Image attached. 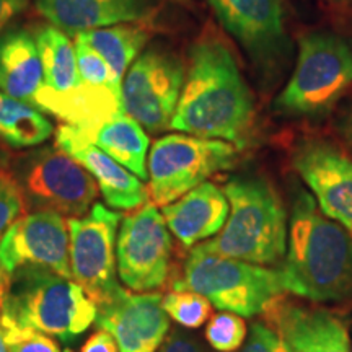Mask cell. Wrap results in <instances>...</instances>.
<instances>
[{"instance_id":"cell-1","label":"cell","mask_w":352,"mask_h":352,"mask_svg":"<svg viewBox=\"0 0 352 352\" xmlns=\"http://www.w3.org/2000/svg\"><path fill=\"white\" fill-rule=\"evenodd\" d=\"M254 124V100L232 47L206 30L189 47L182 96L170 127L243 147Z\"/></svg>"},{"instance_id":"cell-2","label":"cell","mask_w":352,"mask_h":352,"mask_svg":"<svg viewBox=\"0 0 352 352\" xmlns=\"http://www.w3.org/2000/svg\"><path fill=\"white\" fill-rule=\"evenodd\" d=\"M285 253L279 270L285 292L314 302L352 297V235L303 189L294 197Z\"/></svg>"},{"instance_id":"cell-3","label":"cell","mask_w":352,"mask_h":352,"mask_svg":"<svg viewBox=\"0 0 352 352\" xmlns=\"http://www.w3.org/2000/svg\"><path fill=\"white\" fill-rule=\"evenodd\" d=\"M230 214L204 248L219 256L258 266L283 261L287 252V212L274 186L263 176H235L223 188Z\"/></svg>"},{"instance_id":"cell-4","label":"cell","mask_w":352,"mask_h":352,"mask_svg":"<svg viewBox=\"0 0 352 352\" xmlns=\"http://www.w3.org/2000/svg\"><path fill=\"white\" fill-rule=\"evenodd\" d=\"M98 307L69 277L46 267H21L8 276L0 315L70 344L96 320Z\"/></svg>"},{"instance_id":"cell-5","label":"cell","mask_w":352,"mask_h":352,"mask_svg":"<svg viewBox=\"0 0 352 352\" xmlns=\"http://www.w3.org/2000/svg\"><path fill=\"white\" fill-rule=\"evenodd\" d=\"M352 87V39L334 32H310L298 39L296 69L274 100L277 113L314 118L328 113Z\"/></svg>"},{"instance_id":"cell-6","label":"cell","mask_w":352,"mask_h":352,"mask_svg":"<svg viewBox=\"0 0 352 352\" xmlns=\"http://www.w3.org/2000/svg\"><path fill=\"white\" fill-rule=\"evenodd\" d=\"M175 290L201 294L220 311L243 318L259 315L285 292L279 270H270L240 259L219 256L204 245L191 250Z\"/></svg>"},{"instance_id":"cell-7","label":"cell","mask_w":352,"mask_h":352,"mask_svg":"<svg viewBox=\"0 0 352 352\" xmlns=\"http://www.w3.org/2000/svg\"><path fill=\"white\" fill-rule=\"evenodd\" d=\"M239 147L226 140L168 134L152 145L148 155L147 199L165 208L215 173L232 168Z\"/></svg>"},{"instance_id":"cell-8","label":"cell","mask_w":352,"mask_h":352,"mask_svg":"<svg viewBox=\"0 0 352 352\" xmlns=\"http://www.w3.org/2000/svg\"><path fill=\"white\" fill-rule=\"evenodd\" d=\"M186 65L175 52L151 47L131 64L122 80L124 113L152 134L170 127L182 96Z\"/></svg>"},{"instance_id":"cell-9","label":"cell","mask_w":352,"mask_h":352,"mask_svg":"<svg viewBox=\"0 0 352 352\" xmlns=\"http://www.w3.org/2000/svg\"><path fill=\"white\" fill-rule=\"evenodd\" d=\"M121 214L101 202L82 217H70L69 256L70 277L100 307L120 287L114 277L116 264V232Z\"/></svg>"},{"instance_id":"cell-10","label":"cell","mask_w":352,"mask_h":352,"mask_svg":"<svg viewBox=\"0 0 352 352\" xmlns=\"http://www.w3.org/2000/svg\"><path fill=\"white\" fill-rule=\"evenodd\" d=\"M173 241L155 206L147 202L122 219L118 235V274L126 287L145 292L170 277Z\"/></svg>"},{"instance_id":"cell-11","label":"cell","mask_w":352,"mask_h":352,"mask_svg":"<svg viewBox=\"0 0 352 352\" xmlns=\"http://www.w3.org/2000/svg\"><path fill=\"white\" fill-rule=\"evenodd\" d=\"M20 184L34 208L69 217L85 215L100 192L94 176L57 147L33 153Z\"/></svg>"},{"instance_id":"cell-12","label":"cell","mask_w":352,"mask_h":352,"mask_svg":"<svg viewBox=\"0 0 352 352\" xmlns=\"http://www.w3.org/2000/svg\"><path fill=\"white\" fill-rule=\"evenodd\" d=\"M226 32L263 72L280 69L290 56L280 0H206Z\"/></svg>"},{"instance_id":"cell-13","label":"cell","mask_w":352,"mask_h":352,"mask_svg":"<svg viewBox=\"0 0 352 352\" xmlns=\"http://www.w3.org/2000/svg\"><path fill=\"white\" fill-rule=\"evenodd\" d=\"M292 164L328 219L352 235V157L323 139H302Z\"/></svg>"},{"instance_id":"cell-14","label":"cell","mask_w":352,"mask_h":352,"mask_svg":"<svg viewBox=\"0 0 352 352\" xmlns=\"http://www.w3.org/2000/svg\"><path fill=\"white\" fill-rule=\"evenodd\" d=\"M46 267L70 277L69 232L60 214L38 210L23 214L0 241V267L7 276L21 267Z\"/></svg>"},{"instance_id":"cell-15","label":"cell","mask_w":352,"mask_h":352,"mask_svg":"<svg viewBox=\"0 0 352 352\" xmlns=\"http://www.w3.org/2000/svg\"><path fill=\"white\" fill-rule=\"evenodd\" d=\"M160 294L118 287L96 314V324L113 334L121 352H157L170 331Z\"/></svg>"},{"instance_id":"cell-16","label":"cell","mask_w":352,"mask_h":352,"mask_svg":"<svg viewBox=\"0 0 352 352\" xmlns=\"http://www.w3.org/2000/svg\"><path fill=\"white\" fill-rule=\"evenodd\" d=\"M264 321L292 352H352L346 324L323 308H311L284 296L263 311Z\"/></svg>"},{"instance_id":"cell-17","label":"cell","mask_w":352,"mask_h":352,"mask_svg":"<svg viewBox=\"0 0 352 352\" xmlns=\"http://www.w3.org/2000/svg\"><path fill=\"white\" fill-rule=\"evenodd\" d=\"M56 147L77 160L94 176L108 206L134 210L147 202V189L142 179L91 144L82 129L60 124L56 132Z\"/></svg>"},{"instance_id":"cell-18","label":"cell","mask_w":352,"mask_h":352,"mask_svg":"<svg viewBox=\"0 0 352 352\" xmlns=\"http://www.w3.org/2000/svg\"><path fill=\"white\" fill-rule=\"evenodd\" d=\"M36 8L70 36L109 25L142 23L157 13V0H36Z\"/></svg>"},{"instance_id":"cell-19","label":"cell","mask_w":352,"mask_h":352,"mask_svg":"<svg viewBox=\"0 0 352 352\" xmlns=\"http://www.w3.org/2000/svg\"><path fill=\"white\" fill-rule=\"evenodd\" d=\"M34 107L85 132L94 131L103 122L124 113L122 91L82 80L65 91H56L41 85L34 95Z\"/></svg>"},{"instance_id":"cell-20","label":"cell","mask_w":352,"mask_h":352,"mask_svg":"<svg viewBox=\"0 0 352 352\" xmlns=\"http://www.w3.org/2000/svg\"><path fill=\"white\" fill-rule=\"evenodd\" d=\"M230 204L222 188L204 182L162 209L166 227L183 246L217 235L226 226Z\"/></svg>"},{"instance_id":"cell-21","label":"cell","mask_w":352,"mask_h":352,"mask_svg":"<svg viewBox=\"0 0 352 352\" xmlns=\"http://www.w3.org/2000/svg\"><path fill=\"white\" fill-rule=\"evenodd\" d=\"M44 83L41 57L33 34L12 30L0 36V91L33 104Z\"/></svg>"},{"instance_id":"cell-22","label":"cell","mask_w":352,"mask_h":352,"mask_svg":"<svg viewBox=\"0 0 352 352\" xmlns=\"http://www.w3.org/2000/svg\"><path fill=\"white\" fill-rule=\"evenodd\" d=\"M88 140L101 148L104 153L114 158L139 179H148L147 171V152L151 140L145 134L142 126L129 114L122 113L114 116L94 131L85 132Z\"/></svg>"},{"instance_id":"cell-23","label":"cell","mask_w":352,"mask_h":352,"mask_svg":"<svg viewBox=\"0 0 352 352\" xmlns=\"http://www.w3.org/2000/svg\"><path fill=\"white\" fill-rule=\"evenodd\" d=\"M85 43L91 50L107 60L118 80H124V76L135 57L147 44L151 33L142 23H122L107 28H96L80 32L74 36Z\"/></svg>"},{"instance_id":"cell-24","label":"cell","mask_w":352,"mask_h":352,"mask_svg":"<svg viewBox=\"0 0 352 352\" xmlns=\"http://www.w3.org/2000/svg\"><path fill=\"white\" fill-rule=\"evenodd\" d=\"M43 65V85L56 91L70 90L80 82L76 46L67 34L56 26H43L34 34Z\"/></svg>"},{"instance_id":"cell-25","label":"cell","mask_w":352,"mask_h":352,"mask_svg":"<svg viewBox=\"0 0 352 352\" xmlns=\"http://www.w3.org/2000/svg\"><path fill=\"white\" fill-rule=\"evenodd\" d=\"M52 134V124L33 104L0 91V140L13 148L36 147Z\"/></svg>"},{"instance_id":"cell-26","label":"cell","mask_w":352,"mask_h":352,"mask_svg":"<svg viewBox=\"0 0 352 352\" xmlns=\"http://www.w3.org/2000/svg\"><path fill=\"white\" fill-rule=\"evenodd\" d=\"M166 315L184 328L197 329L212 315V303L192 290H173L162 298Z\"/></svg>"},{"instance_id":"cell-27","label":"cell","mask_w":352,"mask_h":352,"mask_svg":"<svg viewBox=\"0 0 352 352\" xmlns=\"http://www.w3.org/2000/svg\"><path fill=\"white\" fill-rule=\"evenodd\" d=\"M246 323L243 316L220 311L210 318L206 328V340L215 351L219 352H235L239 351L246 340Z\"/></svg>"},{"instance_id":"cell-28","label":"cell","mask_w":352,"mask_h":352,"mask_svg":"<svg viewBox=\"0 0 352 352\" xmlns=\"http://www.w3.org/2000/svg\"><path fill=\"white\" fill-rule=\"evenodd\" d=\"M0 329L8 352H60L59 344L51 336L19 324L8 316L0 315Z\"/></svg>"},{"instance_id":"cell-29","label":"cell","mask_w":352,"mask_h":352,"mask_svg":"<svg viewBox=\"0 0 352 352\" xmlns=\"http://www.w3.org/2000/svg\"><path fill=\"white\" fill-rule=\"evenodd\" d=\"M77 52V69L78 77L82 82L91 83V85L109 87L116 91H122V82L118 80L113 70L95 50L87 46L85 43L76 39Z\"/></svg>"},{"instance_id":"cell-30","label":"cell","mask_w":352,"mask_h":352,"mask_svg":"<svg viewBox=\"0 0 352 352\" xmlns=\"http://www.w3.org/2000/svg\"><path fill=\"white\" fill-rule=\"evenodd\" d=\"M25 195L12 171L0 168V241L16 219L25 214Z\"/></svg>"},{"instance_id":"cell-31","label":"cell","mask_w":352,"mask_h":352,"mask_svg":"<svg viewBox=\"0 0 352 352\" xmlns=\"http://www.w3.org/2000/svg\"><path fill=\"white\" fill-rule=\"evenodd\" d=\"M239 352H292L283 338L266 323H253L250 328L248 340Z\"/></svg>"},{"instance_id":"cell-32","label":"cell","mask_w":352,"mask_h":352,"mask_svg":"<svg viewBox=\"0 0 352 352\" xmlns=\"http://www.w3.org/2000/svg\"><path fill=\"white\" fill-rule=\"evenodd\" d=\"M157 352H208L199 344L195 338L188 336L178 329H175L168 338H165V341L162 342V346L158 347Z\"/></svg>"},{"instance_id":"cell-33","label":"cell","mask_w":352,"mask_h":352,"mask_svg":"<svg viewBox=\"0 0 352 352\" xmlns=\"http://www.w3.org/2000/svg\"><path fill=\"white\" fill-rule=\"evenodd\" d=\"M80 352H121L116 340L107 329H98L88 338L85 344L82 346Z\"/></svg>"},{"instance_id":"cell-34","label":"cell","mask_w":352,"mask_h":352,"mask_svg":"<svg viewBox=\"0 0 352 352\" xmlns=\"http://www.w3.org/2000/svg\"><path fill=\"white\" fill-rule=\"evenodd\" d=\"M28 6V0H0V30Z\"/></svg>"},{"instance_id":"cell-35","label":"cell","mask_w":352,"mask_h":352,"mask_svg":"<svg viewBox=\"0 0 352 352\" xmlns=\"http://www.w3.org/2000/svg\"><path fill=\"white\" fill-rule=\"evenodd\" d=\"M8 284V276L3 272L2 267H0V308H2L3 297H6V290Z\"/></svg>"},{"instance_id":"cell-36","label":"cell","mask_w":352,"mask_h":352,"mask_svg":"<svg viewBox=\"0 0 352 352\" xmlns=\"http://www.w3.org/2000/svg\"><path fill=\"white\" fill-rule=\"evenodd\" d=\"M327 2L336 7H352V0H327Z\"/></svg>"},{"instance_id":"cell-37","label":"cell","mask_w":352,"mask_h":352,"mask_svg":"<svg viewBox=\"0 0 352 352\" xmlns=\"http://www.w3.org/2000/svg\"><path fill=\"white\" fill-rule=\"evenodd\" d=\"M0 352H8V351H7V344H6V340H3V334H2V329H0Z\"/></svg>"},{"instance_id":"cell-38","label":"cell","mask_w":352,"mask_h":352,"mask_svg":"<svg viewBox=\"0 0 352 352\" xmlns=\"http://www.w3.org/2000/svg\"><path fill=\"white\" fill-rule=\"evenodd\" d=\"M175 2L182 3V6H191V0H175Z\"/></svg>"}]
</instances>
